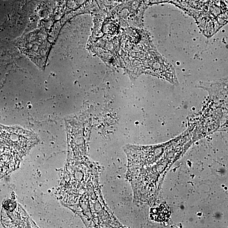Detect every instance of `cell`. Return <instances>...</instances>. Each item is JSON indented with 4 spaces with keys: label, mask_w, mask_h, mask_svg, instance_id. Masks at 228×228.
Instances as JSON below:
<instances>
[{
    "label": "cell",
    "mask_w": 228,
    "mask_h": 228,
    "mask_svg": "<svg viewBox=\"0 0 228 228\" xmlns=\"http://www.w3.org/2000/svg\"><path fill=\"white\" fill-rule=\"evenodd\" d=\"M4 205L5 213H7L11 222L10 227H28L29 221L26 213L15 202L7 201Z\"/></svg>",
    "instance_id": "obj_1"
},
{
    "label": "cell",
    "mask_w": 228,
    "mask_h": 228,
    "mask_svg": "<svg viewBox=\"0 0 228 228\" xmlns=\"http://www.w3.org/2000/svg\"><path fill=\"white\" fill-rule=\"evenodd\" d=\"M156 220L159 221H164L166 218L170 217V210L164 205H161L156 209Z\"/></svg>",
    "instance_id": "obj_2"
},
{
    "label": "cell",
    "mask_w": 228,
    "mask_h": 228,
    "mask_svg": "<svg viewBox=\"0 0 228 228\" xmlns=\"http://www.w3.org/2000/svg\"><path fill=\"white\" fill-rule=\"evenodd\" d=\"M109 32L110 34H113L117 30V27L113 23H110L108 26Z\"/></svg>",
    "instance_id": "obj_3"
}]
</instances>
